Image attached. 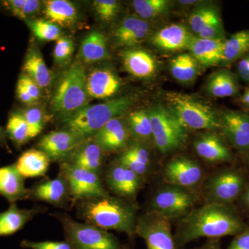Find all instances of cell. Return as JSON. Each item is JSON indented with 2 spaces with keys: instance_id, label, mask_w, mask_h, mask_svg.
Masks as SVG:
<instances>
[{
  "instance_id": "cell-1",
  "label": "cell",
  "mask_w": 249,
  "mask_h": 249,
  "mask_svg": "<svg viewBox=\"0 0 249 249\" xmlns=\"http://www.w3.org/2000/svg\"><path fill=\"white\" fill-rule=\"evenodd\" d=\"M246 229L245 222L231 205L206 204L183 217L174 240L176 247L181 248L201 237L237 235Z\"/></svg>"
},
{
  "instance_id": "cell-2",
  "label": "cell",
  "mask_w": 249,
  "mask_h": 249,
  "mask_svg": "<svg viewBox=\"0 0 249 249\" xmlns=\"http://www.w3.org/2000/svg\"><path fill=\"white\" fill-rule=\"evenodd\" d=\"M80 202L78 214L87 224L103 230L124 232L129 237L135 235L137 210L135 205L109 196Z\"/></svg>"
},
{
  "instance_id": "cell-3",
  "label": "cell",
  "mask_w": 249,
  "mask_h": 249,
  "mask_svg": "<svg viewBox=\"0 0 249 249\" xmlns=\"http://www.w3.org/2000/svg\"><path fill=\"white\" fill-rule=\"evenodd\" d=\"M87 75L79 63L71 65L59 80L52 99V111L63 123L88 106Z\"/></svg>"
},
{
  "instance_id": "cell-4",
  "label": "cell",
  "mask_w": 249,
  "mask_h": 249,
  "mask_svg": "<svg viewBox=\"0 0 249 249\" xmlns=\"http://www.w3.org/2000/svg\"><path fill=\"white\" fill-rule=\"evenodd\" d=\"M133 103L129 96L114 98L107 102L83 108L76 114L64 122V129L70 131L80 138H91L108 122L123 117Z\"/></svg>"
},
{
  "instance_id": "cell-5",
  "label": "cell",
  "mask_w": 249,
  "mask_h": 249,
  "mask_svg": "<svg viewBox=\"0 0 249 249\" xmlns=\"http://www.w3.org/2000/svg\"><path fill=\"white\" fill-rule=\"evenodd\" d=\"M168 107L186 128L215 130L220 127L219 114L209 105L186 93L165 94Z\"/></svg>"
},
{
  "instance_id": "cell-6",
  "label": "cell",
  "mask_w": 249,
  "mask_h": 249,
  "mask_svg": "<svg viewBox=\"0 0 249 249\" xmlns=\"http://www.w3.org/2000/svg\"><path fill=\"white\" fill-rule=\"evenodd\" d=\"M73 249H125L120 241L106 230L73 220L65 213L54 214Z\"/></svg>"
},
{
  "instance_id": "cell-7",
  "label": "cell",
  "mask_w": 249,
  "mask_h": 249,
  "mask_svg": "<svg viewBox=\"0 0 249 249\" xmlns=\"http://www.w3.org/2000/svg\"><path fill=\"white\" fill-rule=\"evenodd\" d=\"M152 140L163 155L178 150L186 142L187 128L168 107L155 106L148 111Z\"/></svg>"
},
{
  "instance_id": "cell-8",
  "label": "cell",
  "mask_w": 249,
  "mask_h": 249,
  "mask_svg": "<svg viewBox=\"0 0 249 249\" xmlns=\"http://www.w3.org/2000/svg\"><path fill=\"white\" fill-rule=\"evenodd\" d=\"M196 199L192 189L166 183L154 195L149 211L157 213L170 220L184 217L192 211Z\"/></svg>"
},
{
  "instance_id": "cell-9",
  "label": "cell",
  "mask_w": 249,
  "mask_h": 249,
  "mask_svg": "<svg viewBox=\"0 0 249 249\" xmlns=\"http://www.w3.org/2000/svg\"><path fill=\"white\" fill-rule=\"evenodd\" d=\"M247 186L240 170L227 169L210 177L204 186L206 204L230 205L241 196Z\"/></svg>"
},
{
  "instance_id": "cell-10",
  "label": "cell",
  "mask_w": 249,
  "mask_h": 249,
  "mask_svg": "<svg viewBox=\"0 0 249 249\" xmlns=\"http://www.w3.org/2000/svg\"><path fill=\"white\" fill-rule=\"evenodd\" d=\"M60 171L66 178L73 201H83L109 196L99 175L67 163H60Z\"/></svg>"
},
{
  "instance_id": "cell-11",
  "label": "cell",
  "mask_w": 249,
  "mask_h": 249,
  "mask_svg": "<svg viewBox=\"0 0 249 249\" xmlns=\"http://www.w3.org/2000/svg\"><path fill=\"white\" fill-rule=\"evenodd\" d=\"M136 234L145 240L147 249H176L170 219L153 211L137 219Z\"/></svg>"
},
{
  "instance_id": "cell-12",
  "label": "cell",
  "mask_w": 249,
  "mask_h": 249,
  "mask_svg": "<svg viewBox=\"0 0 249 249\" xmlns=\"http://www.w3.org/2000/svg\"><path fill=\"white\" fill-rule=\"evenodd\" d=\"M202 178L203 170L199 163L183 156L170 160L163 170L165 183L189 189L197 186Z\"/></svg>"
},
{
  "instance_id": "cell-13",
  "label": "cell",
  "mask_w": 249,
  "mask_h": 249,
  "mask_svg": "<svg viewBox=\"0 0 249 249\" xmlns=\"http://www.w3.org/2000/svg\"><path fill=\"white\" fill-rule=\"evenodd\" d=\"M85 140L63 129L44 135L39 141L37 147L48 156L51 161L62 163L70 158L78 145Z\"/></svg>"
},
{
  "instance_id": "cell-14",
  "label": "cell",
  "mask_w": 249,
  "mask_h": 249,
  "mask_svg": "<svg viewBox=\"0 0 249 249\" xmlns=\"http://www.w3.org/2000/svg\"><path fill=\"white\" fill-rule=\"evenodd\" d=\"M222 134L242 152H249V115L242 111L228 110L219 114Z\"/></svg>"
},
{
  "instance_id": "cell-15",
  "label": "cell",
  "mask_w": 249,
  "mask_h": 249,
  "mask_svg": "<svg viewBox=\"0 0 249 249\" xmlns=\"http://www.w3.org/2000/svg\"><path fill=\"white\" fill-rule=\"evenodd\" d=\"M28 199L45 201L58 207L65 206L70 199L71 200L66 178L60 171L58 178L36 183L29 188Z\"/></svg>"
},
{
  "instance_id": "cell-16",
  "label": "cell",
  "mask_w": 249,
  "mask_h": 249,
  "mask_svg": "<svg viewBox=\"0 0 249 249\" xmlns=\"http://www.w3.org/2000/svg\"><path fill=\"white\" fill-rule=\"evenodd\" d=\"M129 132L124 118L112 119L93 136L92 138L104 152L124 150L127 146Z\"/></svg>"
},
{
  "instance_id": "cell-17",
  "label": "cell",
  "mask_w": 249,
  "mask_h": 249,
  "mask_svg": "<svg viewBox=\"0 0 249 249\" xmlns=\"http://www.w3.org/2000/svg\"><path fill=\"white\" fill-rule=\"evenodd\" d=\"M142 178L120 163L111 165L106 174V182L113 193L126 199H132L142 186Z\"/></svg>"
},
{
  "instance_id": "cell-18",
  "label": "cell",
  "mask_w": 249,
  "mask_h": 249,
  "mask_svg": "<svg viewBox=\"0 0 249 249\" xmlns=\"http://www.w3.org/2000/svg\"><path fill=\"white\" fill-rule=\"evenodd\" d=\"M103 153L102 149L91 137L83 141L64 163L100 175L103 170Z\"/></svg>"
},
{
  "instance_id": "cell-19",
  "label": "cell",
  "mask_w": 249,
  "mask_h": 249,
  "mask_svg": "<svg viewBox=\"0 0 249 249\" xmlns=\"http://www.w3.org/2000/svg\"><path fill=\"white\" fill-rule=\"evenodd\" d=\"M195 150L203 160L211 163L231 161L232 155L221 137L213 132L199 134L193 142Z\"/></svg>"
},
{
  "instance_id": "cell-20",
  "label": "cell",
  "mask_w": 249,
  "mask_h": 249,
  "mask_svg": "<svg viewBox=\"0 0 249 249\" xmlns=\"http://www.w3.org/2000/svg\"><path fill=\"white\" fill-rule=\"evenodd\" d=\"M119 78L110 70L97 69L87 75L86 88L89 98L106 99L112 97L121 88Z\"/></svg>"
},
{
  "instance_id": "cell-21",
  "label": "cell",
  "mask_w": 249,
  "mask_h": 249,
  "mask_svg": "<svg viewBox=\"0 0 249 249\" xmlns=\"http://www.w3.org/2000/svg\"><path fill=\"white\" fill-rule=\"evenodd\" d=\"M149 31L150 24L146 20L136 16H128L119 23L113 36L118 45L132 47L142 42Z\"/></svg>"
},
{
  "instance_id": "cell-22",
  "label": "cell",
  "mask_w": 249,
  "mask_h": 249,
  "mask_svg": "<svg viewBox=\"0 0 249 249\" xmlns=\"http://www.w3.org/2000/svg\"><path fill=\"white\" fill-rule=\"evenodd\" d=\"M47 211L44 206L31 209H20L16 202L10 203L7 211L0 213V237L9 236L19 231L37 214Z\"/></svg>"
},
{
  "instance_id": "cell-23",
  "label": "cell",
  "mask_w": 249,
  "mask_h": 249,
  "mask_svg": "<svg viewBox=\"0 0 249 249\" xmlns=\"http://www.w3.org/2000/svg\"><path fill=\"white\" fill-rule=\"evenodd\" d=\"M193 37L184 26L173 24L156 33L152 42L157 48L173 52L188 48Z\"/></svg>"
},
{
  "instance_id": "cell-24",
  "label": "cell",
  "mask_w": 249,
  "mask_h": 249,
  "mask_svg": "<svg viewBox=\"0 0 249 249\" xmlns=\"http://www.w3.org/2000/svg\"><path fill=\"white\" fill-rule=\"evenodd\" d=\"M0 196L10 203L28 199L29 189L24 186V178L15 164L0 168Z\"/></svg>"
},
{
  "instance_id": "cell-25",
  "label": "cell",
  "mask_w": 249,
  "mask_h": 249,
  "mask_svg": "<svg viewBox=\"0 0 249 249\" xmlns=\"http://www.w3.org/2000/svg\"><path fill=\"white\" fill-rule=\"evenodd\" d=\"M224 41L208 40L194 36L188 49L198 63L204 66H214L222 63Z\"/></svg>"
},
{
  "instance_id": "cell-26",
  "label": "cell",
  "mask_w": 249,
  "mask_h": 249,
  "mask_svg": "<svg viewBox=\"0 0 249 249\" xmlns=\"http://www.w3.org/2000/svg\"><path fill=\"white\" fill-rule=\"evenodd\" d=\"M122 60L126 71L139 78H150L155 74L157 63L148 52L141 49H128L122 53Z\"/></svg>"
},
{
  "instance_id": "cell-27",
  "label": "cell",
  "mask_w": 249,
  "mask_h": 249,
  "mask_svg": "<svg viewBox=\"0 0 249 249\" xmlns=\"http://www.w3.org/2000/svg\"><path fill=\"white\" fill-rule=\"evenodd\" d=\"M50 163L45 152L34 148L23 152L15 165L24 178H37L45 175Z\"/></svg>"
},
{
  "instance_id": "cell-28",
  "label": "cell",
  "mask_w": 249,
  "mask_h": 249,
  "mask_svg": "<svg viewBox=\"0 0 249 249\" xmlns=\"http://www.w3.org/2000/svg\"><path fill=\"white\" fill-rule=\"evenodd\" d=\"M117 163L124 165L142 178L147 175L150 165V155L142 142L127 146L118 157Z\"/></svg>"
},
{
  "instance_id": "cell-29",
  "label": "cell",
  "mask_w": 249,
  "mask_h": 249,
  "mask_svg": "<svg viewBox=\"0 0 249 249\" xmlns=\"http://www.w3.org/2000/svg\"><path fill=\"white\" fill-rule=\"evenodd\" d=\"M107 47V40L104 34L99 31H92L82 41L80 58L86 63L101 61L109 56Z\"/></svg>"
},
{
  "instance_id": "cell-30",
  "label": "cell",
  "mask_w": 249,
  "mask_h": 249,
  "mask_svg": "<svg viewBox=\"0 0 249 249\" xmlns=\"http://www.w3.org/2000/svg\"><path fill=\"white\" fill-rule=\"evenodd\" d=\"M45 15L49 22L59 27H69L78 19V11L75 5L67 0H48L44 2Z\"/></svg>"
},
{
  "instance_id": "cell-31",
  "label": "cell",
  "mask_w": 249,
  "mask_h": 249,
  "mask_svg": "<svg viewBox=\"0 0 249 249\" xmlns=\"http://www.w3.org/2000/svg\"><path fill=\"white\" fill-rule=\"evenodd\" d=\"M24 71L41 89H46L52 84V72L37 49L32 48L29 51L24 63Z\"/></svg>"
},
{
  "instance_id": "cell-32",
  "label": "cell",
  "mask_w": 249,
  "mask_h": 249,
  "mask_svg": "<svg viewBox=\"0 0 249 249\" xmlns=\"http://www.w3.org/2000/svg\"><path fill=\"white\" fill-rule=\"evenodd\" d=\"M207 90L209 94L214 98L235 96L239 91L237 77L227 70L214 72L208 80Z\"/></svg>"
},
{
  "instance_id": "cell-33",
  "label": "cell",
  "mask_w": 249,
  "mask_h": 249,
  "mask_svg": "<svg viewBox=\"0 0 249 249\" xmlns=\"http://www.w3.org/2000/svg\"><path fill=\"white\" fill-rule=\"evenodd\" d=\"M249 53V30L239 31L224 41L222 63L229 65Z\"/></svg>"
},
{
  "instance_id": "cell-34",
  "label": "cell",
  "mask_w": 249,
  "mask_h": 249,
  "mask_svg": "<svg viewBox=\"0 0 249 249\" xmlns=\"http://www.w3.org/2000/svg\"><path fill=\"white\" fill-rule=\"evenodd\" d=\"M198 62L191 54L183 53L170 62V71L175 79L183 83L194 81L199 71Z\"/></svg>"
},
{
  "instance_id": "cell-35",
  "label": "cell",
  "mask_w": 249,
  "mask_h": 249,
  "mask_svg": "<svg viewBox=\"0 0 249 249\" xmlns=\"http://www.w3.org/2000/svg\"><path fill=\"white\" fill-rule=\"evenodd\" d=\"M127 122L129 135L137 142L152 140L151 120L148 111H134L129 114Z\"/></svg>"
},
{
  "instance_id": "cell-36",
  "label": "cell",
  "mask_w": 249,
  "mask_h": 249,
  "mask_svg": "<svg viewBox=\"0 0 249 249\" xmlns=\"http://www.w3.org/2000/svg\"><path fill=\"white\" fill-rule=\"evenodd\" d=\"M6 133L17 147L22 146L31 139L29 125L22 114L19 113L10 116Z\"/></svg>"
},
{
  "instance_id": "cell-37",
  "label": "cell",
  "mask_w": 249,
  "mask_h": 249,
  "mask_svg": "<svg viewBox=\"0 0 249 249\" xmlns=\"http://www.w3.org/2000/svg\"><path fill=\"white\" fill-rule=\"evenodd\" d=\"M134 9L143 19H152L168 12L170 1L167 0H134Z\"/></svg>"
},
{
  "instance_id": "cell-38",
  "label": "cell",
  "mask_w": 249,
  "mask_h": 249,
  "mask_svg": "<svg viewBox=\"0 0 249 249\" xmlns=\"http://www.w3.org/2000/svg\"><path fill=\"white\" fill-rule=\"evenodd\" d=\"M25 21L33 34L39 40L57 41L61 37L60 27L53 22L42 19H27Z\"/></svg>"
},
{
  "instance_id": "cell-39",
  "label": "cell",
  "mask_w": 249,
  "mask_h": 249,
  "mask_svg": "<svg viewBox=\"0 0 249 249\" xmlns=\"http://www.w3.org/2000/svg\"><path fill=\"white\" fill-rule=\"evenodd\" d=\"M220 18L216 8L211 6H203L193 11L188 19L190 27L196 35L210 22Z\"/></svg>"
},
{
  "instance_id": "cell-40",
  "label": "cell",
  "mask_w": 249,
  "mask_h": 249,
  "mask_svg": "<svg viewBox=\"0 0 249 249\" xmlns=\"http://www.w3.org/2000/svg\"><path fill=\"white\" fill-rule=\"evenodd\" d=\"M22 114L29 125L31 138H34L45 127L46 118L43 110L38 107H32L23 111Z\"/></svg>"
},
{
  "instance_id": "cell-41",
  "label": "cell",
  "mask_w": 249,
  "mask_h": 249,
  "mask_svg": "<svg viewBox=\"0 0 249 249\" xmlns=\"http://www.w3.org/2000/svg\"><path fill=\"white\" fill-rule=\"evenodd\" d=\"M74 52V44L69 37H61L57 40L53 50V58L58 65L67 63Z\"/></svg>"
},
{
  "instance_id": "cell-42",
  "label": "cell",
  "mask_w": 249,
  "mask_h": 249,
  "mask_svg": "<svg viewBox=\"0 0 249 249\" xmlns=\"http://www.w3.org/2000/svg\"><path fill=\"white\" fill-rule=\"evenodd\" d=\"M196 37L208 40H225V31L222 18H217L205 26Z\"/></svg>"
},
{
  "instance_id": "cell-43",
  "label": "cell",
  "mask_w": 249,
  "mask_h": 249,
  "mask_svg": "<svg viewBox=\"0 0 249 249\" xmlns=\"http://www.w3.org/2000/svg\"><path fill=\"white\" fill-rule=\"evenodd\" d=\"M93 6L96 14L105 22H109L119 11V3L115 0H96Z\"/></svg>"
},
{
  "instance_id": "cell-44",
  "label": "cell",
  "mask_w": 249,
  "mask_h": 249,
  "mask_svg": "<svg viewBox=\"0 0 249 249\" xmlns=\"http://www.w3.org/2000/svg\"><path fill=\"white\" fill-rule=\"evenodd\" d=\"M24 249H73L67 241H45V242H31L23 240L20 244Z\"/></svg>"
},
{
  "instance_id": "cell-45",
  "label": "cell",
  "mask_w": 249,
  "mask_h": 249,
  "mask_svg": "<svg viewBox=\"0 0 249 249\" xmlns=\"http://www.w3.org/2000/svg\"><path fill=\"white\" fill-rule=\"evenodd\" d=\"M18 83L22 85L35 102H37V101L40 99V88H39L38 85L36 84L34 80L29 78L27 75H22L20 78H19V80H18Z\"/></svg>"
},
{
  "instance_id": "cell-46",
  "label": "cell",
  "mask_w": 249,
  "mask_h": 249,
  "mask_svg": "<svg viewBox=\"0 0 249 249\" xmlns=\"http://www.w3.org/2000/svg\"><path fill=\"white\" fill-rule=\"evenodd\" d=\"M41 9V2L37 0H26L25 4L23 7L20 19L24 20L31 19V18L36 16Z\"/></svg>"
},
{
  "instance_id": "cell-47",
  "label": "cell",
  "mask_w": 249,
  "mask_h": 249,
  "mask_svg": "<svg viewBox=\"0 0 249 249\" xmlns=\"http://www.w3.org/2000/svg\"><path fill=\"white\" fill-rule=\"evenodd\" d=\"M228 249H249V228L237 234Z\"/></svg>"
},
{
  "instance_id": "cell-48",
  "label": "cell",
  "mask_w": 249,
  "mask_h": 249,
  "mask_svg": "<svg viewBox=\"0 0 249 249\" xmlns=\"http://www.w3.org/2000/svg\"><path fill=\"white\" fill-rule=\"evenodd\" d=\"M237 71L244 81L249 83V53L240 58L237 65Z\"/></svg>"
},
{
  "instance_id": "cell-49",
  "label": "cell",
  "mask_w": 249,
  "mask_h": 249,
  "mask_svg": "<svg viewBox=\"0 0 249 249\" xmlns=\"http://www.w3.org/2000/svg\"><path fill=\"white\" fill-rule=\"evenodd\" d=\"M26 0H9L4 1V4L16 17L20 18Z\"/></svg>"
},
{
  "instance_id": "cell-50",
  "label": "cell",
  "mask_w": 249,
  "mask_h": 249,
  "mask_svg": "<svg viewBox=\"0 0 249 249\" xmlns=\"http://www.w3.org/2000/svg\"><path fill=\"white\" fill-rule=\"evenodd\" d=\"M16 92H17L18 98H19V101L24 104L33 105L36 103L22 85L18 83Z\"/></svg>"
},
{
  "instance_id": "cell-51",
  "label": "cell",
  "mask_w": 249,
  "mask_h": 249,
  "mask_svg": "<svg viewBox=\"0 0 249 249\" xmlns=\"http://www.w3.org/2000/svg\"><path fill=\"white\" fill-rule=\"evenodd\" d=\"M193 249H221V248L217 239H211L201 247Z\"/></svg>"
},
{
  "instance_id": "cell-52",
  "label": "cell",
  "mask_w": 249,
  "mask_h": 249,
  "mask_svg": "<svg viewBox=\"0 0 249 249\" xmlns=\"http://www.w3.org/2000/svg\"><path fill=\"white\" fill-rule=\"evenodd\" d=\"M242 200L246 208L249 210V183L246 186L242 195Z\"/></svg>"
},
{
  "instance_id": "cell-53",
  "label": "cell",
  "mask_w": 249,
  "mask_h": 249,
  "mask_svg": "<svg viewBox=\"0 0 249 249\" xmlns=\"http://www.w3.org/2000/svg\"><path fill=\"white\" fill-rule=\"evenodd\" d=\"M241 101L244 105L249 107V89H247L245 91V93L242 95V98H241Z\"/></svg>"
},
{
  "instance_id": "cell-54",
  "label": "cell",
  "mask_w": 249,
  "mask_h": 249,
  "mask_svg": "<svg viewBox=\"0 0 249 249\" xmlns=\"http://www.w3.org/2000/svg\"><path fill=\"white\" fill-rule=\"evenodd\" d=\"M5 135H6V131L1 126H0V144L4 142Z\"/></svg>"
},
{
  "instance_id": "cell-55",
  "label": "cell",
  "mask_w": 249,
  "mask_h": 249,
  "mask_svg": "<svg viewBox=\"0 0 249 249\" xmlns=\"http://www.w3.org/2000/svg\"><path fill=\"white\" fill-rule=\"evenodd\" d=\"M248 160H249V157H248Z\"/></svg>"
},
{
  "instance_id": "cell-56",
  "label": "cell",
  "mask_w": 249,
  "mask_h": 249,
  "mask_svg": "<svg viewBox=\"0 0 249 249\" xmlns=\"http://www.w3.org/2000/svg\"></svg>"
}]
</instances>
